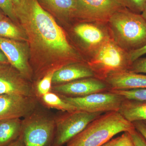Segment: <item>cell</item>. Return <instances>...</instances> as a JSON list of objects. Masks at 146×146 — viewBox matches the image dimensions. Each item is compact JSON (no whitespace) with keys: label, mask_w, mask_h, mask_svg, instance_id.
Here are the masks:
<instances>
[{"label":"cell","mask_w":146,"mask_h":146,"mask_svg":"<svg viewBox=\"0 0 146 146\" xmlns=\"http://www.w3.org/2000/svg\"><path fill=\"white\" fill-rule=\"evenodd\" d=\"M6 63H9L5 56L0 49V65L6 64Z\"/></svg>","instance_id":"obj_31"},{"label":"cell","mask_w":146,"mask_h":146,"mask_svg":"<svg viewBox=\"0 0 146 146\" xmlns=\"http://www.w3.org/2000/svg\"><path fill=\"white\" fill-rule=\"evenodd\" d=\"M25 35L8 18L0 21V37L16 41L26 40Z\"/></svg>","instance_id":"obj_20"},{"label":"cell","mask_w":146,"mask_h":146,"mask_svg":"<svg viewBox=\"0 0 146 146\" xmlns=\"http://www.w3.org/2000/svg\"><path fill=\"white\" fill-rule=\"evenodd\" d=\"M101 23L91 22L79 24L74 28L77 36L94 53L106 40L110 38L108 30L101 25Z\"/></svg>","instance_id":"obj_13"},{"label":"cell","mask_w":146,"mask_h":146,"mask_svg":"<svg viewBox=\"0 0 146 146\" xmlns=\"http://www.w3.org/2000/svg\"><path fill=\"white\" fill-rule=\"evenodd\" d=\"M118 112L131 123L146 121V101L125 99Z\"/></svg>","instance_id":"obj_16"},{"label":"cell","mask_w":146,"mask_h":146,"mask_svg":"<svg viewBox=\"0 0 146 146\" xmlns=\"http://www.w3.org/2000/svg\"><path fill=\"white\" fill-rule=\"evenodd\" d=\"M135 129L118 111L106 112L89 123L65 146H102L118 133Z\"/></svg>","instance_id":"obj_3"},{"label":"cell","mask_w":146,"mask_h":146,"mask_svg":"<svg viewBox=\"0 0 146 146\" xmlns=\"http://www.w3.org/2000/svg\"><path fill=\"white\" fill-rule=\"evenodd\" d=\"M105 81L96 77L80 79L62 84L55 85L51 90L58 95L67 97H79L109 90Z\"/></svg>","instance_id":"obj_11"},{"label":"cell","mask_w":146,"mask_h":146,"mask_svg":"<svg viewBox=\"0 0 146 146\" xmlns=\"http://www.w3.org/2000/svg\"><path fill=\"white\" fill-rule=\"evenodd\" d=\"M123 6L134 12L141 14L146 3V0H119Z\"/></svg>","instance_id":"obj_23"},{"label":"cell","mask_w":146,"mask_h":146,"mask_svg":"<svg viewBox=\"0 0 146 146\" xmlns=\"http://www.w3.org/2000/svg\"><path fill=\"white\" fill-rule=\"evenodd\" d=\"M36 97L0 94V121L26 117L36 110Z\"/></svg>","instance_id":"obj_8"},{"label":"cell","mask_w":146,"mask_h":146,"mask_svg":"<svg viewBox=\"0 0 146 146\" xmlns=\"http://www.w3.org/2000/svg\"><path fill=\"white\" fill-rule=\"evenodd\" d=\"M146 54V45L143 48L128 53L129 58L131 63Z\"/></svg>","instance_id":"obj_28"},{"label":"cell","mask_w":146,"mask_h":146,"mask_svg":"<svg viewBox=\"0 0 146 146\" xmlns=\"http://www.w3.org/2000/svg\"><path fill=\"white\" fill-rule=\"evenodd\" d=\"M55 130V118L36 110L23 120L21 135L25 146H50Z\"/></svg>","instance_id":"obj_5"},{"label":"cell","mask_w":146,"mask_h":146,"mask_svg":"<svg viewBox=\"0 0 146 146\" xmlns=\"http://www.w3.org/2000/svg\"><path fill=\"white\" fill-rule=\"evenodd\" d=\"M89 77H95V74L86 63H71L55 71L52 84L58 85Z\"/></svg>","instance_id":"obj_15"},{"label":"cell","mask_w":146,"mask_h":146,"mask_svg":"<svg viewBox=\"0 0 146 146\" xmlns=\"http://www.w3.org/2000/svg\"><path fill=\"white\" fill-rule=\"evenodd\" d=\"M130 133L134 146H146V141L141 133L136 130L133 129Z\"/></svg>","instance_id":"obj_27"},{"label":"cell","mask_w":146,"mask_h":146,"mask_svg":"<svg viewBox=\"0 0 146 146\" xmlns=\"http://www.w3.org/2000/svg\"><path fill=\"white\" fill-rule=\"evenodd\" d=\"M143 121L146 124V121Z\"/></svg>","instance_id":"obj_36"},{"label":"cell","mask_w":146,"mask_h":146,"mask_svg":"<svg viewBox=\"0 0 146 146\" xmlns=\"http://www.w3.org/2000/svg\"><path fill=\"white\" fill-rule=\"evenodd\" d=\"M128 70L133 72L146 74V58H139L134 60Z\"/></svg>","instance_id":"obj_25"},{"label":"cell","mask_w":146,"mask_h":146,"mask_svg":"<svg viewBox=\"0 0 146 146\" xmlns=\"http://www.w3.org/2000/svg\"><path fill=\"white\" fill-rule=\"evenodd\" d=\"M141 15L143 16L144 19L146 21V3L145 5V7H144V10L143 11L142 13H141Z\"/></svg>","instance_id":"obj_33"},{"label":"cell","mask_w":146,"mask_h":146,"mask_svg":"<svg viewBox=\"0 0 146 146\" xmlns=\"http://www.w3.org/2000/svg\"><path fill=\"white\" fill-rule=\"evenodd\" d=\"M14 9L33 44L50 58L47 73L63 66L81 62L65 33L38 0H21Z\"/></svg>","instance_id":"obj_1"},{"label":"cell","mask_w":146,"mask_h":146,"mask_svg":"<svg viewBox=\"0 0 146 146\" xmlns=\"http://www.w3.org/2000/svg\"><path fill=\"white\" fill-rule=\"evenodd\" d=\"M6 146H25L22 135L21 134L16 140Z\"/></svg>","instance_id":"obj_30"},{"label":"cell","mask_w":146,"mask_h":146,"mask_svg":"<svg viewBox=\"0 0 146 146\" xmlns=\"http://www.w3.org/2000/svg\"><path fill=\"white\" fill-rule=\"evenodd\" d=\"M55 119V132L52 146H63L103 113L76 110L63 112Z\"/></svg>","instance_id":"obj_6"},{"label":"cell","mask_w":146,"mask_h":146,"mask_svg":"<svg viewBox=\"0 0 146 146\" xmlns=\"http://www.w3.org/2000/svg\"><path fill=\"white\" fill-rule=\"evenodd\" d=\"M59 95L77 110L91 113L119 111L122 102L125 100L121 96L110 91L94 93L83 97Z\"/></svg>","instance_id":"obj_7"},{"label":"cell","mask_w":146,"mask_h":146,"mask_svg":"<svg viewBox=\"0 0 146 146\" xmlns=\"http://www.w3.org/2000/svg\"><path fill=\"white\" fill-rule=\"evenodd\" d=\"M105 81L109 86V91L146 89V74L129 70L112 74Z\"/></svg>","instance_id":"obj_14"},{"label":"cell","mask_w":146,"mask_h":146,"mask_svg":"<svg viewBox=\"0 0 146 146\" xmlns=\"http://www.w3.org/2000/svg\"><path fill=\"white\" fill-rule=\"evenodd\" d=\"M79 17L88 22L107 23L118 10L124 8L119 0H77Z\"/></svg>","instance_id":"obj_9"},{"label":"cell","mask_w":146,"mask_h":146,"mask_svg":"<svg viewBox=\"0 0 146 146\" xmlns=\"http://www.w3.org/2000/svg\"><path fill=\"white\" fill-rule=\"evenodd\" d=\"M94 54L86 63L94 72L95 77L104 81L112 74L128 70L132 64L129 58L128 52L110 38Z\"/></svg>","instance_id":"obj_4"},{"label":"cell","mask_w":146,"mask_h":146,"mask_svg":"<svg viewBox=\"0 0 146 146\" xmlns=\"http://www.w3.org/2000/svg\"><path fill=\"white\" fill-rule=\"evenodd\" d=\"M13 4V5H16L20 3L21 0H11Z\"/></svg>","instance_id":"obj_35"},{"label":"cell","mask_w":146,"mask_h":146,"mask_svg":"<svg viewBox=\"0 0 146 146\" xmlns=\"http://www.w3.org/2000/svg\"><path fill=\"white\" fill-rule=\"evenodd\" d=\"M0 49L10 65L27 80L31 79L32 71L25 46L19 41L0 37Z\"/></svg>","instance_id":"obj_12"},{"label":"cell","mask_w":146,"mask_h":146,"mask_svg":"<svg viewBox=\"0 0 146 146\" xmlns=\"http://www.w3.org/2000/svg\"><path fill=\"white\" fill-rule=\"evenodd\" d=\"M107 23L112 40L127 52L146 45V21L141 14L124 7L115 12Z\"/></svg>","instance_id":"obj_2"},{"label":"cell","mask_w":146,"mask_h":146,"mask_svg":"<svg viewBox=\"0 0 146 146\" xmlns=\"http://www.w3.org/2000/svg\"><path fill=\"white\" fill-rule=\"evenodd\" d=\"M6 16L4 14V13L2 11L1 9H0V21H1L3 19L7 18Z\"/></svg>","instance_id":"obj_34"},{"label":"cell","mask_w":146,"mask_h":146,"mask_svg":"<svg viewBox=\"0 0 146 146\" xmlns=\"http://www.w3.org/2000/svg\"><path fill=\"white\" fill-rule=\"evenodd\" d=\"M0 9L12 21L16 22L18 21L11 0H0Z\"/></svg>","instance_id":"obj_24"},{"label":"cell","mask_w":146,"mask_h":146,"mask_svg":"<svg viewBox=\"0 0 146 146\" xmlns=\"http://www.w3.org/2000/svg\"><path fill=\"white\" fill-rule=\"evenodd\" d=\"M56 70H52L47 73L39 80L36 85V96L41 97L51 91L53 76Z\"/></svg>","instance_id":"obj_21"},{"label":"cell","mask_w":146,"mask_h":146,"mask_svg":"<svg viewBox=\"0 0 146 146\" xmlns=\"http://www.w3.org/2000/svg\"><path fill=\"white\" fill-rule=\"evenodd\" d=\"M44 5L55 14L65 18L78 16L79 6L77 0H41Z\"/></svg>","instance_id":"obj_17"},{"label":"cell","mask_w":146,"mask_h":146,"mask_svg":"<svg viewBox=\"0 0 146 146\" xmlns=\"http://www.w3.org/2000/svg\"><path fill=\"white\" fill-rule=\"evenodd\" d=\"M23 120L20 118L0 121V146H6L21 135Z\"/></svg>","instance_id":"obj_18"},{"label":"cell","mask_w":146,"mask_h":146,"mask_svg":"<svg viewBox=\"0 0 146 146\" xmlns=\"http://www.w3.org/2000/svg\"><path fill=\"white\" fill-rule=\"evenodd\" d=\"M133 123L134 127L138 131L142 136L144 137L146 141V124L143 121H136Z\"/></svg>","instance_id":"obj_29"},{"label":"cell","mask_w":146,"mask_h":146,"mask_svg":"<svg viewBox=\"0 0 146 146\" xmlns=\"http://www.w3.org/2000/svg\"><path fill=\"white\" fill-rule=\"evenodd\" d=\"M0 94L36 96L27 79L9 63L0 65Z\"/></svg>","instance_id":"obj_10"},{"label":"cell","mask_w":146,"mask_h":146,"mask_svg":"<svg viewBox=\"0 0 146 146\" xmlns=\"http://www.w3.org/2000/svg\"><path fill=\"white\" fill-rule=\"evenodd\" d=\"M115 138H113V139H111L110 141H108L106 143L104 144L102 146H111L112 145L113 143L115 142Z\"/></svg>","instance_id":"obj_32"},{"label":"cell","mask_w":146,"mask_h":146,"mask_svg":"<svg viewBox=\"0 0 146 146\" xmlns=\"http://www.w3.org/2000/svg\"><path fill=\"white\" fill-rule=\"evenodd\" d=\"M111 146H134L129 132H124L121 136L115 138V142Z\"/></svg>","instance_id":"obj_26"},{"label":"cell","mask_w":146,"mask_h":146,"mask_svg":"<svg viewBox=\"0 0 146 146\" xmlns=\"http://www.w3.org/2000/svg\"><path fill=\"white\" fill-rule=\"evenodd\" d=\"M41 98L43 103L51 108L57 109L63 112H72L77 110L75 107L54 92H49Z\"/></svg>","instance_id":"obj_19"},{"label":"cell","mask_w":146,"mask_h":146,"mask_svg":"<svg viewBox=\"0 0 146 146\" xmlns=\"http://www.w3.org/2000/svg\"><path fill=\"white\" fill-rule=\"evenodd\" d=\"M121 96L125 99L146 101V89L108 91Z\"/></svg>","instance_id":"obj_22"}]
</instances>
